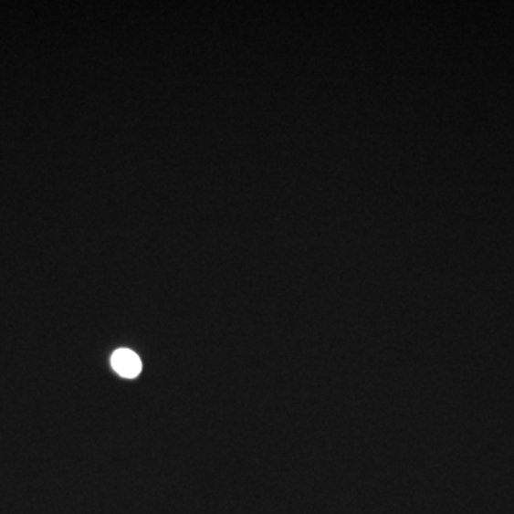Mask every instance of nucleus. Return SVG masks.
I'll return each instance as SVG.
<instances>
[{
	"label": "nucleus",
	"mask_w": 514,
	"mask_h": 514,
	"mask_svg": "<svg viewBox=\"0 0 514 514\" xmlns=\"http://www.w3.org/2000/svg\"><path fill=\"white\" fill-rule=\"evenodd\" d=\"M111 364L121 376L133 379L142 371V362L138 354L128 349H121L111 357Z\"/></svg>",
	"instance_id": "obj_1"
}]
</instances>
